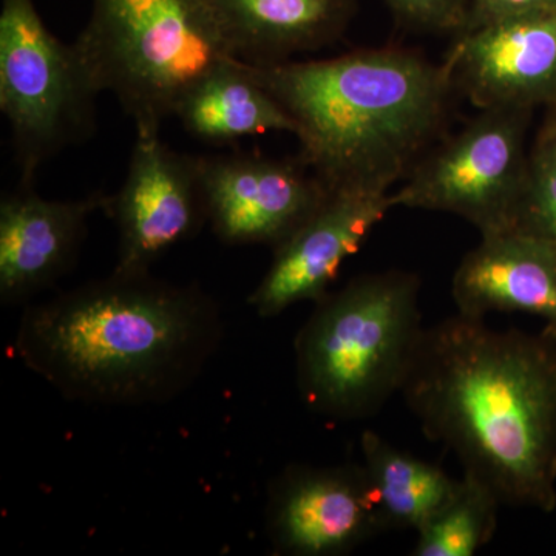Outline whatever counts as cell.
<instances>
[{"instance_id":"1","label":"cell","mask_w":556,"mask_h":556,"mask_svg":"<svg viewBox=\"0 0 556 556\" xmlns=\"http://www.w3.org/2000/svg\"><path fill=\"white\" fill-rule=\"evenodd\" d=\"M401 394L501 503L555 510V325L501 332L457 313L426 328Z\"/></svg>"},{"instance_id":"2","label":"cell","mask_w":556,"mask_h":556,"mask_svg":"<svg viewBox=\"0 0 556 556\" xmlns=\"http://www.w3.org/2000/svg\"><path fill=\"white\" fill-rule=\"evenodd\" d=\"M223 332L217 300L197 285L113 270L27 306L14 353L70 402L141 407L188 390Z\"/></svg>"},{"instance_id":"3","label":"cell","mask_w":556,"mask_h":556,"mask_svg":"<svg viewBox=\"0 0 556 556\" xmlns=\"http://www.w3.org/2000/svg\"><path fill=\"white\" fill-rule=\"evenodd\" d=\"M295 121L305 164L328 189H390L441 139L452 73L401 47L248 64Z\"/></svg>"},{"instance_id":"4","label":"cell","mask_w":556,"mask_h":556,"mask_svg":"<svg viewBox=\"0 0 556 556\" xmlns=\"http://www.w3.org/2000/svg\"><path fill=\"white\" fill-rule=\"evenodd\" d=\"M420 280L365 274L317 300L295 338L303 404L334 422L367 419L401 393L422 339Z\"/></svg>"},{"instance_id":"5","label":"cell","mask_w":556,"mask_h":556,"mask_svg":"<svg viewBox=\"0 0 556 556\" xmlns=\"http://www.w3.org/2000/svg\"><path fill=\"white\" fill-rule=\"evenodd\" d=\"M73 43L137 131H161L182 98L233 58L204 0H91Z\"/></svg>"},{"instance_id":"6","label":"cell","mask_w":556,"mask_h":556,"mask_svg":"<svg viewBox=\"0 0 556 556\" xmlns=\"http://www.w3.org/2000/svg\"><path fill=\"white\" fill-rule=\"evenodd\" d=\"M97 84L75 43L47 28L33 0H2L0 110L9 121L20 185L97 130Z\"/></svg>"},{"instance_id":"7","label":"cell","mask_w":556,"mask_h":556,"mask_svg":"<svg viewBox=\"0 0 556 556\" xmlns=\"http://www.w3.org/2000/svg\"><path fill=\"white\" fill-rule=\"evenodd\" d=\"M479 112L417 161L402 188L391 193L393 207L448 212L471 223L481 237L514 229L529 170L530 110Z\"/></svg>"},{"instance_id":"8","label":"cell","mask_w":556,"mask_h":556,"mask_svg":"<svg viewBox=\"0 0 556 556\" xmlns=\"http://www.w3.org/2000/svg\"><path fill=\"white\" fill-rule=\"evenodd\" d=\"M105 214L118 226L116 273L150 266L207 222L199 156L164 144L160 131H137L126 181L110 195Z\"/></svg>"},{"instance_id":"9","label":"cell","mask_w":556,"mask_h":556,"mask_svg":"<svg viewBox=\"0 0 556 556\" xmlns=\"http://www.w3.org/2000/svg\"><path fill=\"white\" fill-rule=\"evenodd\" d=\"M266 529L291 556L350 554L388 530L364 464L288 466L270 482Z\"/></svg>"},{"instance_id":"10","label":"cell","mask_w":556,"mask_h":556,"mask_svg":"<svg viewBox=\"0 0 556 556\" xmlns=\"http://www.w3.org/2000/svg\"><path fill=\"white\" fill-rule=\"evenodd\" d=\"M207 222L223 243L278 244L313 214L329 189L299 159L252 153L199 156Z\"/></svg>"},{"instance_id":"11","label":"cell","mask_w":556,"mask_h":556,"mask_svg":"<svg viewBox=\"0 0 556 556\" xmlns=\"http://www.w3.org/2000/svg\"><path fill=\"white\" fill-rule=\"evenodd\" d=\"M390 208L391 192L329 189L320 206L274 249L249 305L260 317H276L295 303L325 298L343 262L364 247Z\"/></svg>"},{"instance_id":"12","label":"cell","mask_w":556,"mask_h":556,"mask_svg":"<svg viewBox=\"0 0 556 556\" xmlns=\"http://www.w3.org/2000/svg\"><path fill=\"white\" fill-rule=\"evenodd\" d=\"M455 90L485 109L556 101V9L479 25L456 36L445 56Z\"/></svg>"},{"instance_id":"13","label":"cell","mask_w":556,"mask_h":556,"mask_svg":"<svg viewBox=\"0 0 556 556\" xmlns=\"http://www.w3.org/2000/svg\"><path fill=\"white\" fill-rule=\"evenodd\" d=\"M110 195L47 200L20 185L0 201V300L25 302L53 287L75 266L89 218L108 212Z\"/></svg>"},{"instance_id":"14","label":"cell","mask_w":556,"mask_h":556,"mask_svg":"<svg viewBox=\"0 0 556 556\" xmlns=\"http://www.w3.org/2000/svg\"><path fill=\"white\" fill-rule=\"evenodd\" d=\"M457 313H527L556 327V251L517 229L481 237L452 280Z\"/></svg>"},{"instance_id":"15","label":"cell","mask_w":556,"mask_h":556,"mask_svg":"<svg viewBox=\"0 0 556 556\" xmlns=\"http://www.w3.org/2000/svg\"><path fill=\"white\" fill-rule=\"evenodd\" d=\"M237 60L251 65L291 61L338 42L357 0H204Z\"/></svg>"},{"instance_id":"16","label":"cell","mask_w":556,"mask_h":556,"mask_svg":"<svg viewBox=\"0 0 556 556\" xmlns=\"http://www.w3.org/2000/svg\"><path fill=\"white\" fill-rule=\"evenodd\" d=\"M175 118L192 137L215 146L269 131H298L287 109L237 58L200 80L179 102Z\"/></svg>"},{"instance_id":"17","label":"cell","mask_w":556,"mask_h":556,"mask_svg":"<svg viewBox=\"0 0 556 556\" xmlns=\"http://www.w3.org/2000/svg\"><path fill=\"white\" fill-rule=\"evenodd\" d=\"M364 467L387 529L419 532L455 496L460 481L399 450L371 430L361 438Z\"/></svg>"},{"instance_id":"18","label":"cell","mask_w":556,"mask_h":556,"mask_svg":"<svg viewBox=\"0 0 556 556\" xmlns=\"http://www.w3.org/2000/svg\"><path fill=\"white\" fill-rule=\"evenodd\" d=\"M500 496L464 473L455 496L417 532L416 556H471L495 535Z\"/></svg>"},{"instance_id":"19","label":"cell","mask_w":556,"mask_h":556,"mask_svg":"<svg viewBox=\"0 0 556 556\" xmlns=\"http://www.w3.org/2000/svg\"><path fill=\"white\" fill-rule=\"evenodd\" d=\"M514 229L544 241L556 251V119L538 135Z\"/></svg>"},{"instance_id":"20","label":"cell","mask_w":556,"mask_h":556,"mask_svg":"<svg viewBox=\"0 0 556 556\" xmlns=\"http://www.w3.org/2000/svg\"><path fill=\"white\" fill-rule=\"evenodd\" d=\"M394 17L416 31L460 35L468 24V0H383Z\"/></svg>"},{"instance_id":"21","label":"cell","mask_w":556,"mask_h":556,"mask_svg":"<svg viewBox=\"0 0 556 556\" xmlns=\"http://www.w3.org/2000/svg\"><path fill=\"white\" fill-rule=\"evenodd\" d=\"M555 9L556 0H468L466 30L519 14Z\"/></svg>"},{"instance_id":"22","label":"cell","mask_w":556,"mask_h":556,"mask_svg":"<svg viewBox=\"0 0 556 556\" xmlns=\"http://www.w3.org/2000/svg\"><path fill=\"white\" fill-rule=\"evenodd\" d=\"M554 109H555V112H554V116H552V118L556 119V101H555V104H554Z\"/></svg>"}]
</instances>
